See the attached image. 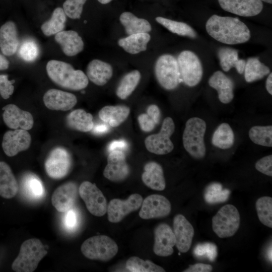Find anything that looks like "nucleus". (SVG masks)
I'll return each mask as SVG.
<instances>
[{
  "label": "nucleus",
  "mask_w": 272,
  "mask_h": 272,
  "mask_svg": "<svg viewBox=\"0 0 272 272\" xmlns=\"http://www.w3.org/2000/svg\"><path fill=\"white\" fill-rule=\"evenodd\" d=\"M31 143V135L27 130L20 128L11 129L4 133L2 147L7 156L13 157L19 152L28 149Z\"/></svg>",
  "instance_id": "obj_13"
},
{
  "label": "nucleus",
  "mask_w": 272,
  "mask_h": 272,
  "mask_svg": "<svg viewBox=\"0 0 272 272\" xmlns=\"http://www.w3.org/2000/svg\"><path fill=\"white\" fill-rule=\"evenodd\" d=\"M39 48L37 43L32 39L25 40L20 46L19 55L27 62L34 61L38 56Z\"/></svg>",
  "instance_id": "obj_42"
},
{
  "label": "nucleus",
  "mask_w": 272,
  "mask_h": 272,
  "mask_svg": "<svg viewBox=\"0 0 272 272\" xmlns=\"http://www.w3.org/2000/svg\"><path fill=\"white\" fill-rule=\"evenodd\" d=\"M206 29L214 39L227 44L243 43L250 38L249 28L237 18L213 15L208 20Z\"/></svg>",
  "instance_id": "obj_1"
},
{
  "label": "nucleus",
  "mask_w": 272,
  "mask_h": 272,
  "mask_svg": "<svg viewBox=\"0 0 272 272\" xmlns=\"http://www.w3.org/2000/svg\"><path fill=\"white\" fill-rule=\"evenodd\" d=\"M154 253L159 256L166 257L173 253L176 240L173 231L166 224L159 225L154 231Z\"/></svg>",
  "instance_id": "obj_18"
},
{
  "label": "nucleus",
  "mask_w": 272,
  "mask_h": 272,
  "mask_svg": "<svg viewBox=\"0 0 272 272\" xmlns=\"http://www.w3.org/2000/svg\"><path fill=\"white\" fill-rule=\"evenodd\" d=\"M221 7L225 11L242 17H253L262 10L260 0H218Z\"/></svg>",
  "instance_id": "obj_19"
},
{
  "label": "nucleus",
  "mask_w": 272,
  "mask_h": 272,
  "mask_svg": "<svg viewBox=\"0 0 272 272\" xmlns=\"http://www.w3.org/2000/svg\"><path fill=\"white\" fill-rule=\"evenodd\" d=\"M245 81L253 82L262 79L269 74V69L256 57H251L246 61L244 71Z\"/></svg>",
  "instance_id": "obj_35"
},
{
  "label": "nucleus",
  "mask_w": 272,
  "mask_h": 272,
  "mask_svg": "<svg viewBox=\"0 0 272 272\" xmlns=\"http://www.w3.org/2000/svg\"><path fill=\"white\" fill-rule=\"evenodd\" d=\"M112 0H98L102 4H106L110 3Z\"/></svg>",
  "instance_id": "obj_53"
},
{
  "label": "nucleus",
  "mask_w": 272,
  "mask_h": 272,
  "mask_svg": "<svg viewBox=\"0 0 272 272\" xmlns=\"http://www.w3.org/2000/svg\"><path fill=\"white\" fill-rule=\"evenodd\" d=\"M129 174V168L124 153L120 150L110 151L103 171L104 176L110 181L120 182L125 180Z\"/></svg>",
  "instance_id": "obj_15"
},
{
  "label": "nucleus",
  "mask_w": 272,
  "mask_h": 272,
  "mask_svg": "<svg viewBox=\"0 0 272 272\" xmlns=\"http://www.w3.org/2000/svg\"><path fill=\"white\" fill-rule=\"evenodd\" d=\"M160 117L159 107L155 104L150 105L147 109L146 113L141 114L138 116L140 128L145 132L151 131L159 123Z\"/></svg>",
  "instance_id": "obj_37"
},
{
  "label": "nucleus",
  "mask_w": 272,
  "mask_h": 272,
  "mask_svg": "<svg viewBox=\"0 0 272 272\" xmlns=\"http://www.w3.org/2000/svg\"><path fill=\"white\" fill-rule=\"evenodd\" d=\"M3 119L7 126L11 129H31L34 124L32 115L21 109L14 104H9L3 108Z\"/></svg>",
  "instance_id": "obj_16"
},
{
  "label": "nucleus",
  "mask_w": 272,
  "mask_h": 272,
  "mask_svg": "<svg viewBox=\"0 0 272 272\" xmlns=\"http://www.w3.org/2000/svg\"><path fill=\"white\" fill-rule=\"evenodd\" d=\"M77 195V187L73 182H66L58 186L51 196V203L56 210L65 213L73 206Z\"/></svg>",
  "instance_id": "obj_20"
},
{
  "label": "nucleus",
  "mask_w": 272,
  "mask_h": 272,
  "mask_svg": "<svg viewBox=\"0 0 272 272\" xmlns=\"http://www.w3.org/2000/svg\"><path fill=\"white\" fill-rule=\"evenodd\" d=\"M18 181L10 166L0 161V196L4 198L14 197L18 193Z\"/></svg>",
  "instance_id": "obj_27"
},
{
  "label": "nucleus",
  "mask_w": 272,
  "mask_h": 272,
  "mask_svg": "<svg viewBox=\"0 0 272 272\" xmlns=\"http://www.w3.org/2000/svg\"><path fill=\"white\" fill-rule=\"evenodd\" d=\"M25 187L28 194L33 197L39 198L44 193L43 184L38 177L35 176H29L25 180Z\"/></svg>",
  "instance_id": "obj_44"
},
{
  "label": "nucleus",
  "mask_w": 272,
  "mask_h": 272,
  "mask_svg": "<svg viewBox=\"0 0 272 272\" xmlns=\"http://www.w3.org/2000/svg\"><path fill=\"white\" fill-rule=\"evenodd\" d=\"M130 113V108L125 105L106 106L99 112L100 118L112 127L123 122Z\"/></svg>",
  "instance_id": "obj_28"
},
{
  "label": "nucleus",
  "mask_w": 272,
  "mask_h": 272,
  "mask_svg": "<svg viewBox=\"0 0 272 272\" xmlns=\"http://www.w3.org/2000/svg\"><path fill=\"white\" fill-rule=\"evenodd\" d=\"M155 73L159 83L166 90H173L182 82L177 60L170 54H163L157 59Z\"/></svg>",
  "instance_id": "obj_7"
},
{
  "label": "nucleus",
  "mask_w": 272,
  "mask_h": 272,
  "mask_svg": "<svg viewBox=\"0 0 272 272\" xmlns=\"http://www.w3.org/2000/svg\"><path fill=\"white\" fill-rule=\"evenodd\" d=\"M47 253L39 239H29L21 244L19 254L12 264V269L16 272L34 271Z\"/></svg>",
  "instance_id": "obj_3"
},
{
  "label": "nucleus",
  "mask_w": 272,
  "mask_h": 272,
  "mask_svg": "<svg viewBox=\"0 0 272 272\" xmlns=\"http://www.w3.org/2000/svg\"><path fill=\"white\" fill-rule=\"evenodd\" d=\"M240 223L237 209L230 204L222 207L212 219L213 231L221 238L233 236L238 230Z\"/></svg>",
  "instance_id": "obj_6"
},
{
  "label": "nucleus",
  "mask_w": 272,
  "mask_h": 272,
  "mask_svg": "<svg viewBox=\"0 0 272 272\" xmlns=\"http://www.w3.org/2000/svg\"><path fill=\"white\" fill-rule=\"evenodd\" d=\"M258 218L264 225L272 228V198L262 196L259 198L255 203Z\"/></svg>",
  "instance_id": "obj_40"
},
{
  "label": "nucleus",
  "mask_w": 272,
  "mask_h": 272,
  "mask_svg": "<svg viewBox=\"0 0 272 272\" xmlns=\"http://www.w3.org/2000/svg\"><path fill=\"white\" fill-rule=\"evenodd\" d=\"M66 122L72 129L82 132H88L94 127L93 116L82 109H77L67 116Z\"/></svg>",
  "instance_id": "obj_30"
},
{
  "label": "nucleus",
  "mask_w": 272,
  "mask_h": 272,
  "mask_svg": "<svg viewBox=\"0 0 272 272\" xmlns=\"http://www.w3.org/2000/svg\"><path fill=\"white\" fill-rule=\"evenodd\" d=\"M156 20L173 33L192 38L196 37V33L194 30L185 23L175 21L162 17H156Z\"/></svg>",
  "instance_id": "obj_38"
},
{
  "label": "nucleus",
  "mask_w": 272,
  "mask_h": 272,
  "mask_svg": "<svg viewBox=\"0 0 272 272\" xmlns=\"http://www.w3.org/2000/svg\"><path fill=\"white\" fill-rule=\"evenodd\" d=\"M49 78L57 85L70 90H80L88 85L86 75L79 70H75L70 64L56 60L49 61L46 66Z\"/></svg>",
  "instance_id": "obj_2"
},
{
  "label": "nucleus",
  "mask_w": 272,
  "mask_h": 272,
  "mask_svg": "<svg viewBox=\"0 0 272 272\" xmlns=\"http://www.w3.org/2000/svg\"><path fill=\"white\" fill-rule=\"evenodd\" d=\"M121 23L125 28L127 34L148 33L151 29L150 23L144 19L139 18L132 13L126 12L122 13L119 17Z\"/></svg>",
  "instance_id": "obj_32"
},
{
  "label": "nucleus",
  "mask_w": 272,
  "mask_h": 272,
  "mask_svg": "<svg viewBox=\"0 0 272 272\" xmlns=\"http://www.w3.org/2000/svg\"><path fill=\"white\" fill-rule=\"evenodd\" d=\"M265 87L268 93L272 95V74L270 73L266 80Z\"/></svg>",
  "instance_id": "obj_51"
},
{
  "label": "nucleus",
  "mask_w": 272,
  "mask_h": 272,
  "mask_svg": "<svg viewBox=\"0 0 272 272\" xmlns=\"http://www.w3.org/2000/svg\"><path fill=\"white\" fill-rule=\"evenodd\" d=\"M171 210V203L166 197L152 194L143 200L139 216L143 219L164 218L169 215Z\"/></svg>",
  "instance_id": "obj_14"
},
{
  "label": "nucleus",
  "mask_w": 272,
  "mask_h": 272,
  "mask_svg": "<svg viewBox=\"0 0 272 272\" xmlns=\"http://www.w3.org/2000/svg\"><path fill=\"white\" fill-rule=\"evenodd\" d=\"M64 219V224L68 229H73L76 226L77 223V214L75 211L71 209L66 212Z\"/></svg>",
  "instance_id": "obj_47"
},
{
  "label": "nucleus",
  "mask_w": 272,
  "mask_h": 272,
  "mask_svg": "<svg viewBox=\"0 0 272 272\" xmlns=\"http://www.w3.org/2000/svg\"><path fill=\"white\" fill-rule=\"evenodd\" d=\"M72 164L71 157L66 150L57 147L53 149L45 162L47 174L51 178L59 179L69 173Z\"/></svg>",
  "instance_id": "obj_11"
},
{
  "label": "nucleus",
  "mask_w": 272,
  "mask_h": 272,
  "mask_svg": "<svg viewBox=\"0 0 272 272\" xmlns=\"http://www.w3.org/2000/svg\"><path fill=\"white\" fill-rule=\"evenodd\" d=\"M87 76L98 86L105 85L111 78L113 69L110 64L99 59L90 61L87 67Z\"/></svg>",
  "instance_id": "obj_26"
},
{
  "label": "nucleus",
  "mask_w": 272,
  "mask_h": 272,
  "mask_svg": "<svg viewBox=\"0 0 272 272\" xmlns=\"http://www.w3.org/2000/svg\"><path fill=\"white\" fill-rule=\"evenodd\" d=\"M182 82L189 87L197 85L201 81L203 70L200 59L192 51H182L177 59Z\"/></svg>",
  "instance_id": "obj_8"
},
{
  "label": "nucleus",
  "mask_w": 272,
  "mask_h": 272,
  "mask_svg": "<svg viewBox=\"0 0 272 272\" xmlns=\"http://www.w3.org/2000/svg\"><path fill=\"white\" fill-rule=\"evenodd\" d=\"M142 175L144 183L152 189L162 191L166 187L163 170L157 162L151 161L147 163L144 167Z\"/></svg>",
  "instance_id": "obj_25"
},
{
  "label": "nucleus",
  "mask_w": 272,
  "mask_h": 272,
  "mask_svg": "<svg viewBox=\"0 0 272 272\" xmlns=\"http://www.w3.org/2000/svg\"><path fill=\"white\" fill-rule=\"evenodd\" d=\"M107 126L104 124L98 125L95 127H93L94 132L96 133H101L106 132L108 130Z\"/></svg>",
  "instance_id": "obj_52"
},
{
  "label": "nucleus",
  "mask_w": 272,
  "mask_h": 272,
  "mask_svg": "<svg viewBox=\"0 0 272 272\" xmlns=\"http://www.w3.org/2000/svg\"><path fill=\"white\" fill-rule=\"evenodd\" d=\"M209 85L216 89L219 100L224 104H228L234 98L233 81L221 71L215 72L209 80Z\"/></svg>",
  "instance_id": "obj_22"
},
{
  "label": "nucleus",
  "mask_w": 272,
  "mask_h": 272,
  "mask_svg": "<svg viewBox=\"0 0 272 272\" xmlns=\"http://www.w3.org/2000/svg\"><path fill=\"white\" fill-rule=\"evenodd\" d=\"M143 199L138 193L130 195L125 200L114 198L107 205L108 220L111 223L120 222L126 215L138 210L141 207Z\"/></svg>",
  "instance_id": "obj_12"
},
{
  "label": "nucleus",
  "mask_w": 272,
  "mask_h": 272,
  "mask_svg": "<svg viewBox=\"0 0 272 272\" xmlns=\"http://www.w3.org/2000/svg\"><path fill=\"white\" fill-rule=\"evenodd\" d=\"M19 42L17 27L12 21H8L0 28V49L6 56L14 54Z\"/></svg>",
  "instance_id": "obj_23"
},
{
  "label": "nucleus",
  "mask_w": 272,
  "mask_h": 272,
  "mask_svg": "<svg viewBox=\"0 0 272 272\" xmlns=\"http://www.w3.org/2000/svg\"><path fill=\"white\" fill-rule=\"evenodd\" d=\"M221 67L225 72H228L232 67H235L237 72L242 74L244 73L246 61L238 58V51L229 47L220 48L218 52Z\"/></svg>",
  "instance_id": "obj_29"
},
{
  "label": "nucleus",
  "mask_w": 272,
  "mask_h": 272,
  "mask_svg": "<svg viewBox=\"0 0 272 272\" xmlns=\"http://www.w3.org/2000/svg\"><path fill=\"white\" fill-rule=\"evenodd\" d=\"M250 140L255 144L272 147V126H254L249 131Z\"/></svg>",
  "instance_id": "obj_39"
},
{
  "label": "nucleus",
  "mask_w": 272,
  "mask_h": 272,
  "mask_svg": "<svg viewBox=\"0 0 272 272\" xmlns=\"http://www.w3.org/2000/svg\"><path fill=\"white\" fill-rule=\"evenodd\" d=\"M15 80H9L7 75H0V95L4 99H7L14 91L13 84Z\"/></svg>",
  "instance_id": "obj_45"
},
{
  "label": "nucleus",
  "mask_w": 272,
  "mask_h": 272,
  "mask_svg": "<svg viewBox=\"0 0 272 272\" xmlns=\"http://www.w3.org/2000/svg\"><path fill=\"white\" fill-rule=\"evenodd\" d=\"M87 0H66L63 4L65 15L73 19H80Z\"/></svg>",
  "instance_id": "obj_43"
},
{
  "label": "nucleus",
  "mask_w": 272,
  "mask_h": 272,
  "mask_svg": "<svg viewBox=\"0 0 272 272\" xmlns=\"http://www.w3.org/2000/svg\"><path fill=\"white\" fill-rule=\"evenodd\" d=\"M205 121L198 117H192L186 122L182 140L184 149L193 158H203L206 153L204 135L206 130Z\"/></svg>",
  "instance_id": "obj_4"
},
{
  "label": "nucleus",
  "mask_w": 272,
  "mask_h": 272,
  "mask_svg": "<svg viewBox=\"0 0 272 272\" xmlns=\"http://www.w3.org/2000/svg\"><path fill=\"white\" fill-rule=\"evenodd\" d=\"M255 167L260 172L268 176H272V155H268L258 160Z\"/></svg>",
  "instance_id": "obj_46"
},
{
  "label": "nucleus",
  "mask_w": 272,
  "mask_h": 272,
  "mask_svg": "<svg viewBox=\"0 0 272 272\" xmlns=\"http://www.w3.org/2000/svg\"><path fill=\"white\" fill-rule=\"evenodd\" d=\"M116 242L106 235H97L86 239L82 244L81 250L87 258L92 260L107 261L118 252Z\"/></svg>",
  "instance_id": "obj_5"
},
{
  "label": "nucleus",
  "mask_w": 272,
  "mask_h": 272,
  "mask_svg": "<svg viewBox=\"0 0 272 272\" xmlns=\"http://www.w3.org/2000/svg\"><path fill=\"white\" fill-rule=\"evenodd\" d=\"M79 193L88 211L94 216L102 217L107 212V200L97 186L89 181L80 185Z\"/></svg>",
  "instance_id": "obj_10"
},
{
  "label": "nucleus",
  "mask_w": 272,
  "mask_h": 272,
  "mask_svg": "<svg viewBox=\"0 0 272 272\" xmlns=\"http://www.w3.org/2000/svg\"><path fill=\"white\" fill-rule=\"evenodd\" d=\"M43 100L45 106L52 110L67 111L77 103V97L74 94L55 89L46 91Z\"/></svg>",
  "instance_id": "obj_21"
},
{
  "label": "nucleus",
  "mask_w": 272,
  "mask_h": 272,
  "mask_svg": "<svg viewBox=\"0 0 272 272\" xmlns=\"http://www.w3.org/2000/svg\"><path fill=\"white\" fill-rule=\"evenodd\" d=\"M150 39L151 36L148 33H141L121 38L118 43L126 52L134 54L145 51Z\"/></svg>",
  "instance_id": "obj_31"
},
{
  "label": "nucleus",
  "mask_w": 272,
  "mask_h": 272,
  "mask_svg": "<svg viewBox=\"0 0 272 272\" xmlns=\"http://www.w3.org/2000/svg\"><path fill=\"white\" fill-rule=\"evenodd\" d=\"M65 22L66 15L63 9L58 7L54 10L50 19L41 25V29L45 36H51L62 31Z\"/></svg>",
  "instance_id": "obj_33"
},
{
  "label": "nucleus",
  "mask_w": 272,
  "mask_h": 272,
  "mask_svg": "<svg viewBox=\"0 0 272 272\" xmlns=\"http://www.w3.org/2000/svg\"><path fill=\"white\" fill-rule=\"evenodd\" d=\"M126 267L132 272H164L165 270L161 266L152 261L144 260L137 256H132L126 262Z\"/></svg>",
  "instance_id": "obj_41"
},
{
  "label": "nucleus",
  "mask_w": 272,
  "mask_h": 272,
  "mask_svg": "<svg viewBox=\"0 0 272 272\" xmlns=\"http://www.w3.org/2000/svg\"><path fill=\"white\" fill-rule=\"evenodd\" d=\"M261 2H264L270 4H271L272 3V0H260Z\"/></svg>",
  "instance_id": "obj_54"
},
{
  "label": "nucleus",
  "mask_w": 272,
  "mask_h": 272,
  "mask_svg": "<svg viewBox=\"0 0 272 272\" xmlns=\"http://www.w3.org/2000/svg\"><path fill=\"white\" fill-rule=\"evenodd\" d=\"M55 40L60 45L63 53L69 56L77 55L84 48L82 38L75 31L62 30L55 34Z\"/></svg>",
  "instance_id": "obj_24"
},
{
  "label": "nucleus",
  "mask_w": 272,
  "mask_h": 272,
  "mask_svg": "<svg viewBox=\"0 0 272 272\" xmlns=\"http://www.w3.org/2000/svg\"><path fill=\"white\" fill-rule=\"evenodd\" d=\"M126 144L123 141H115L112 142L109 146V150H120L126 147ZM121 151V150H120Z\"/></svg>",
  "instance_id": "obj_49"
},
{
  "label": "nucleus",
  "mask_w": 272,
  "mask_h": 272,
  "mask_svg": "<svg viewBox=\"0 0 272 272\" xmlns=\"http://www.w3.org/2000/svg\"><path fill=\"white\" fill-rule=\"evenodd\" d=\"M212 144L221 149H228L234 143L233 131L227 123H221L214 131L212 139Z\"/></svg>",
  "instance_id": "obj_34"
},
{
  "label": "nucleus",
  "mask_w": 272,
  "mask_h": 272,
  "mask_svg": "<svg viewBox=\"0 0 272 272\" xmlns=\"http://www.w3.org/2000/svg\"><path fill=\"white\" fill-rule=\"evenodd\" d=\"M175 124L173 119L167 117L163 121L160 132L147 137L145 140L146 149L157 155H165L170 153L174 145L170 137L174 133Z\"/></svg>",
  "instance_id": "obj_9"
},
{
  "label": "nucleus",
  "mask_w": 272,
  "mask_h": 272,
  "mask_svg": "<svg viewBox=\"0 0 272 272\" xmlns=\"http://www.w3.org/2000/svg\"><path fill=\"white\" fill-rule=\"evenodd\" d=\"M213 270L211 265L202 263H197L189 266L183 270V272H211Z\"/></svg>",
  "instance_id": "obj_48"
},
{
  "label": "nucleus",
  "mask_w": 272,
  "mask_h": 272,
  "mask_svg": "<svg viewBox=\"0 0 272 272\" xmlns=\"http://www.w3.org/2000/svg\"><path fill=\"white\" fill-rule=\"evenodd\" d=\"M9 66V62L8 59L4 55L0 54V71L8 69Z\"/></svg>",
  "instance_id": "obj_50"
},
{
  "label": "nucleus",
  "mask_w": 272,
  "mask_h": 272,
  "mask_svg": "<svg viewBox=\"0 0 272 272\" xmlns=\"http://www.w3.org/2000/svg\"><path fill=\"white\" fill-rule=\"evenodd\" d=\"M173 233L175 246L181 253L187 252L192 244L194 234L193 226L181 214L176 215L173 219Z\"/></svg>",
  "instance_id": "obj_17"
},
{
  "label": "nucleus",
  "mask_w": 272,
  "mask_h": 272,
  "mask_svg": "<svg viewBox=\"0 0 272 272\" xmlns=\"http://www.w3.org/2000/svg\"><path fill=\"white\" fill-rule=\"evenodd\" d=\"M141 78V73L138 70H134L126 74L122 78L117 88V96L121 99H126L135 90Z\"/></svg>",
  "instance_id": "obj_36"
}]
</instances>
